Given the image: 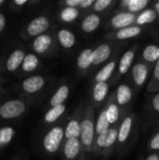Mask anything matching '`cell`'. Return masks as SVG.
Returning <instances> with one entry per match:
<instances>
[{
    "instance_id": "obj_1",
    "label": "cell",
    "mask_w": 159,
    "mask_h": 160,
    "mask_svg": "<svg viewBox=\"0 0 159 160\" xmlns=\"http://www.w3.org/2000/svg\"><path fill=\"white\" fill-rule=\"evenodd\" d=\"M96 119L93 104L86 103L84 105L80 136V141L85 154H90L93 150V144L96 139Z\"/></svg>"
},
{
    "instance_id": "obj_2",
    "label": "cell",
    "mask_w": 159,
    "mask_h": 160,
    "mask_svg": "<svg viewBox=\"0 0 159 160\" xmlns=\"http://www.w3.org/2000/svg\"><path fill=\"white\" fill-rule=\"evenodd\" d=\"M121 123L122 122H119L112 126L110 129L106 131L105 133L96 136V139L93 144L92 153H94L97 156H101V157H106V158L112 155V153L113 152L117 144L118 131H119Z\"/></svg>"
},
{
    "instance_id": "obj_3",
    "label": "cell",
    "mask_w": 159,
    "mask_h": 160,
    "mask_svg": "<svg viewBox=\"0 0 159 160\" xmlns=\"http://www.w3.org/2000/svg\"><path fill=\"white\" fill-rule=\"evenodd\" d=\"M33 101L27 98H11L0 103V119L9 121L22 117L29 111Z\"/></svg>"
},
{
    "instance_id": "obj_4",
    "label": "cell",
    "mask_w": 159,
    "mask_h": 160,
    "mask_svg": "<svg viewBox=\"0 0 159 160\" xmlns=\"http://www.w3.org/2000/svg\"><path fill=\"white\" fill-rule=\"evenodd\" d=\"M65 125L58 124L52 127L42 137L41 147L48 155H53L62 149L65 142Z\"/></svg>"
},
{
    "instance_id": "obj_5",
    "label": "cell",
    "mask_w": 159,
    "mask_h": 160,
    "mask_svg": "<svg viewBox=\"0 0 159 160\" xmlns=\"http://www.w3.org/2000/svg\"><path fill=\"white\" fill-rule=\"evenodd\" d=\"M58 45L56 35L52 32H47L33 39L31 49L37 56L50 57L56 53Z\"/></svg>"
},
{
    "instance_id": "obj_6",
    "label": "cell",
    "mask_w": 159,
    "mask_h": 160,
    "mask_svg": "<svg viewBox=\"0 0 159 160\" xmlns=\"http://www.w3.org/2000/svg\"><path fill=\"white\" fill-rule=\"evenodd\" d=\"M51 25L52 20L49 16L39 15L31 20L26 25H24L19 34L23 40H29L47 33Z\"/></svg>"
},
{
    "instance_id": "obj_7",
    "label": "cell",
    "mask_w": 159,
    "mask_h": 160,
    "mask_svg": "<svg viewBox=\"0 0 159 160\" xmlns=\"http://www.w3.org/2000/svg\"><path fill=\"white\" fill-rule=\"evenodd\" d=\"M47 83V77L40 74H34L26 77L23 81H22L18 85L17 91L25 97L33 98L42 92L45 89Z\"/></svg>"
},
{
    "instance_id": "obj_8",
    "label": "cell",
    "mask_w": 159,
    "mask_h": 160,
    "mask_svg": "<svg viewBox=\"0 0 159 160\" xmlns=\"http://www.w3.org/2000/svg\"><path fill=\"white\" fill-rule=\"evenodd\" d=\"M136 125H137V115L133 112L127 114L123 119L118 131V139L116 144L117 150L121 151L123 148L127 146L136 130Z\"/></svg>"
},
{
    "instance_id": "obj_9",
    "label": "cell",
    "mask_w": 159,
    "mask_h": 160,
    "mask_svg": "<svg viewBox=\"0 0 159 160\" xmlns=\"http://www.w3.org/2000/svg\"><path fill=\"white\" fill-rule=\"evenodd\" d=\"M104 108L106 109V113L108 120L112 126L122 122L123 119L128 114V109L121 108L115 99V93L112 92L109 94L106 102L104 104Z\"/></svg>"
},
{
    "instance_id": "obj_10",
    "label": "cell",
    "mask_w": 159,
    "mask_h": 160,
    "mask_svg": "<svg viewBox=\"0 0 159 160\" xmlns=\"http://www.w3.org/2000/svg\"><path fill=\"white\" fill-rule=\"evenodd\" d=\"M62 160H86L80 139L66 140L62 147Z\"/></svg>"
},
{
    "instance_id": "obj_11",
    "label": "cell",
    "mask_w": 159,
    "mask_h": 160,
    "mask_svg": "<svg viewBox=\"0 0 159 160\" xmlns=\"http://www.w3.org/2000/svg\"><path fill=\"white\" fill-rule=\"evenodd\" d=\"M137 16L138 14L127 11H119L115 13L112 17H111V19L105 25V28L111 31H114L135 25Z\"/></svg>"
},
{
    "instance_id": "obj_12",
    "label": "cell",
    "mask_w": 159,
    "mask_h": 160,
    "mask_svg": "<svg viewBox=\"0 0 159 160\" xmlns=\"http://www.w3.org/2000/svg\"><path fill=\"white\" fill-rule=\"evenodd\" d=\"M84 105H80L73 112L68 122L65 127V141L72 138L80 139L81 136V126L83 115Z\"/></svg>"
},
{
    "instance_id": "obj_13",
    "label": "cell",
    "mask_w": 159,
    "mask_h": 160,
    "mask_svg": "<svg viewBox=\"0 0 159 160\" xmlns=\"http://www.w3.org/2000/svg\"><path fill=\"white\" fill-rule=\"evenodd\" d=\"M152 70L153 68L149 65L141 60L133 65L131 68V79L135 89L140 90L145 85Z\"/></svg>"
},
{
    "instance_id": "obj_14",
    "label": "cell",
    "mask_w": 159,
    "mask_h": 160,
    "mask_svg": "<svg viewBox=\"0 0 159 160\" xmlns=\"http://www.w3.org/2000/svg\"><path fill=\"white\" fill-rule=\"evenodd\" d=\"M137 49H138L137 46H133L121 56V58L119 59V62H118L117 71H116L115 75L112 77L111 83H112V84L115 83L120 79V77L126 75L132 68V67L134 65L133 63H134Z\"/></svg>"
},
{
    "instance_id": "obj_15",
    "label": "cell",
    "mask_w": 159,
    "mask_h": 160,
    "mask_svg": "<svg viewBox=\"0 0 159 160\" xmlns=\"http://www.w3.org/2000/svg\"><path fill=\"white\" fill-rule=\"evenodd\" d=\"M144 30V27L139 25H132L119 30L110 31L105 35V39L110 41H122L126 39H130L139 37Z\"/></svg>"
},
{
    "instance_id": "obj_16",
    "label": "cell",
    "mask_w": 159,
    "mask_h": 160,
    "mask_svg": "<svg viewBox=\"0 0 159 160\" xmlns=\"http://www.w3.org/2000/svg\"><path fill=\"white\" fill-rule=\"evenodd\" d=\"M116 45V43L111 41L101 43L97 48H95L93 51V67L100 66L101 64L108 61L112 56Z\"/></svg>"
},
{
    "instance_id": "obj_17",
    "label": "cell",
    "mask_w": 159,
    "mask_h": 160,
    "mask_svg": "<svg viewBox=\"0 0 159 160\" xmlns=\"http://www.w3.org/2000/svg\"><path fill=\"white\" fill-rule=\"evenodd\" d=\"M25 55H26V52L23 49L18 48V49L13 50L9 53V55L7 57L6 62L3 65V69L9 73L19 70L24 60Z\"/></svg>"
},
{
    "instance_id": "obj_18",
    "label": "cell",
    "mask_w": 159,
    "mask_h": 160,
    "mask_svg": "<svg viewBox=\"0 0 159 160\" xmlns=\"http://www.w3.org/2000/svg\"><path fill=\"white\" fill-rule=\"evenodd\" d=\"M93 51L92 48L83 49L77 58V72L82 77L87 74L91 67H93Z\"/></svg>"
},
{
    "instance_id": "obj_19",
    "label": "cell",
    "mask_w": 159,
    "mask_h": 160,
    "mask_svg": "<svg viewBox=\"0 0 159 160\" xmlns=\"http://www.w3.org/2000/svg\"><path fill=\"white\" fill-rule=\"evenodd\" d=\"M118 56L115 55L110 62L106 63L105 66H103L96 74L95 79H94V84L95 83H99V82H108L112 77L114 75L115 69H117L118 66Z\"/></svg>"
},
{
    "instance_id": "obj_20",
    "label": "cell",
    "mask_w": 159,
    "mask_h": 160,
    "mask_svg": "<svg viewBox=\"0 0 159 160\" xmlns=\"http://www.w3.org/2000/svg\"><path fill=\"white\" fill-rule=\"evenodd\" d=\"M115 99L121 108L128 109V105L133 99L134 91L129 84L122 83L115 90Z\"/></svg>"
},
{
    "instance_id": "obj_21",
    "label": "cell",
    "mask_w": 159,
    "mask_h": 160,
    "mask_svg": "<svg viewBox=\"0 0 159 160\" xmlns=\"http://www.w3.org/2000/svg\"><path fill=\"white\" fill-rule=\"evenodd\" d=\"M42 66V62L36 53L30 52L26 53L24 60L20 68V72L22 75H29L37 70H38Z\"/></svg>"
},
{
    "instance_id": "obj_22",
    "label": "cell",
    "mask_w": 159,
    "mask_h": 160,
    "mask_svg": "<svg viewBox=\"0 0 159 160\" xmlns=\"http://www.w3.org/2000/svg\"><path fill=\"white\" fill-rule=\"evenodd\" d=\"M110 91V83L108 82H99L95 83L92 91V101L93 106L99 107L108 98Z\"/></svg>"
},
{
    "instance_id": "obj_23",
    "label": "cell",
    "mask_w": 159,
    "mask_h": 160,
    "mask_svg": "<svg viewBox=\"0 0 159 160\" xmlns=\"http://www.w3.org/2000/svg\"><path fill=\"white\" fill-rule=\"evenodd\" d=\"M56 39L59 46L64 50L72 49L77 42L76 35L67 28H61L56 32Z\"/></svg>"
},
{
    "instance_id": "obj_24",
    "label": "cell",
    "mask_w": 159,
    "mask_h": 160,
    "mask_svg": "<svg viewBox=\"0 0 159 160\" xmlns=\"http://www.w3.org/2000/svg\"><path fill=\"white\" fill-rule=\"evenodd\" d=\"M101 22H102L101 15L95 12L88 13L81 22V30L85 34L94 33L99 27Z\"/></svg>"
},
{
    "instance_id": "obj_25",
    "label": "cell",
    "mask_w": 159,
    "mask_h": 160,
    "mask_svg": "<svg viewBox=\"0 0 159 160\" xmlns=\"http://www.w3.org/2000/svg\"><path fill=\"white\" fill-rule=\"evenodd\" d=\"M149 4V0H123L119 3V8L121 11L139 14L146 9Z\"/></svg>"
},
{
    "instance_id": "obj_26",
    "label": "cell",
    "mask_w": 159,
    "mask_h": 160,
    "mask_svg": "<svg viewBox=\"0 0 159 160\" xmlns=\"http://www.w3.org/2000/svg\"><path fill=\"white\" fill-rule=\"evenodd\" d=\"M70 94V87L67 83H63L57 87L55 92L52 95L50 100H49V106L50 108L55 107L58 105L65 104V101L67 99Z\"/></svg>"
},
{
    "instance_id": "obj_27",
    "label": "cell",
    "mask_w": 159,
    "mask_h": 160,
    "mask_svg": "<svg viewBox=\"0 0 159 160\" xmlns=\"http://www.w3.org/2000/svg\"><path fill=\"white\" fill-rule=\"evenodd\" d=\"M159 60V45L150 44L146 46L142 52V62L149 65L152 68H154L155 65Z\"/></svg>"
},
{
    "instance_id": "obj_28",
    "label": "cell",
    "mask_w": 159,
    "mask_h": 160,
    "mask_svg": "<svg viewBox=\"0 0 159 160\" xmlns=\"http://www.w3.org/2000/svg\"><path fill=\"white\" fill-rule=\"evenodd\" d=\"M66 111H67V106L65 104L50 108L43 116V123L46 125L54 124L65 114Z\"/></svg>"
},
{
    "instance_id": "obj_29",
    "label": "cell",
    "mask_w": 159,
    "mask_h": 160,
    "mask_svg": "<svg viewBox=\"0 0 159 160\" xmlns=\"http://www.w3.org/2000/svg\"><path fill=\"white\" fill-rule=\"evenodd\" d=\"M147 116L150 122L159 123V93H157L150 99L146 107Z\"/></svg>"
},
{
    "instance_id": "obj_30",
    "label": "cell",
    "mask_w": 159,
    "mask_h": 160,
    "mask_svg": "<svg viewBox=\"0 0 159 160\" xmlns=\"http://www.w3.org/2000/svg\"><path fill=\"white\" fill-rule=\"evenodd\" d=\"M157 18H158V15L154 8H146L138 14L135 25H139V26L143 27L146 24H150V23L154 22Z\"/></svg>"
},
{
    "instance_id": "obj_31",
    "label": "cell",
    "mask_w": 159,
    "mask_h": 160,
    "mask_svg": "<svg viewBox=\"0 0 159 160\" xmlns=\"http://www.w3.org/2000/svg\"><path fill=\"white\" fill-rule=\"evenodd\" d=\"M112 125L110 124L108 120L106 109L103 107L96 119V136L105 133L106 131L110 129Z\"/></svg>"
},
{
    "instance_id": "obj_32",
    "label": "cell",
    "mask_w": 159,
    "mask_h": 160,
    "mask_svg": "<svg viewBox=\"0 0 159 160\" xmlns=\"http://www.w3.org/2000/svg\"><path fill=\"white\" fill-rule=\"evenodd\" d=\"M16 130L12 127L0 128V152H2L14 139Z\"/></svg>"
},
{
    "instance_id": "obj_33",
    "label": "cell",
    "mask_w": 159,
    "mask_h": 160,
    "mask_svg": "<svg viewBox=\"0 0 159 160\" xmlns=\"http://www.w3.org/2000/svg\"><path fill=\"white\" fill-rule=\"evenodd\" d=\"M81 14V10L76 8H63L59 14L58 18L61 22L66 23H71L75 22Z\"/></svg>"
},
{
    "instance_id": "obj_34",
    "label": "cell",
    "mask_w": 159,
    "mask_h": 160,
    "mask_svg": "<svg viewBox=\"0 0 159 160\" xmlns=\"http://www.w3.org/2000/svg\"><path fill=\"white\" fill-rule=\"evenodd\" d=\"M146 90L148 93L152 94L159 93V60L152 70V76L147 83Z\"/></svg>"
},
{
    "instance_id": "obj_35",
    "label": "cell",
    "mask_w": 159,
    "mask_h": 160,
    "mask_svg": "<svg viewBox=\"0 0 159 160\" xmlns=\"http://www.w3.org/2000/svg\"><path fill=\"white\" fill-rule=\"evenodd\" d=\"M116 2L112 0H96L95 4L92 7V10L93 12L99 14L111 8L112 6H114Z\"/></svg>"
},
{
    "instance_id": "obj_36",
    "label": "cell",
    "mask_w": 159,
    "mask_h": 160,
    "mask_svg": "<svg viewBox=\"0 0 159 160\" xmlns=\"http://www.w3.org/2000/svg\"><path fill=\"white\" fill-rule=\"evenodd\" d=\"M148 150L153 152L159 151V127L148 142Z\"/></svg>"
},
{
    "instance_id": "obj_37",
    "label": "cell",
    "mask_w": 159,
    "mask_h": 160,
    "mask_svg": "<svg viewBox=\"0 0 159 160\" xmlns=\"http://www.w3.org/2000/svg\"><path fill=\"white\" fill-rule=\"evenodd\" d=\"M29 4H30V0H13L8 2V7L10 10L19 11Z\"/></svg>"
},
{
    "instance_id": "obj_38",
    "label": "cell",
    "mask_w": 159,
    "mask_h": 160,
    "mask_svg": "<svg viewBox=\"0 0 159 160\" xmlns=\"http://www.w3.org/2000/svg\"><path fill=\"white\" fill-rule=\"evenodd\" d=\"M81 2H82V0H64L62 2H59V5H61L62 8H79Z\"/></svg>"
},
{
    "instance_id": "obj_39",
    "label": "cell",
    "mask_w": 159,
    "mask_h": 160,
    "mask_svg": "<svg viewBox=\"0 0 159 160\" xmlns=\"http://www.w3.org/2000/svg\"><path fill=\"white\" fill-rule=\"evenodd\" d=\"M95 2H96V0H82L81 4H80V7H79V9L85 10V9H88V8H92Z\"/></svg>"
},
{
    "instance_id": "obj_40",
    "label": "cell",
    "mask_w": 159,
    "mask_h": 160,
    "mask_svg": "<svg viewBox=\"0 0 159 160\" xmlns=\"http://www.w3.org/2000/svg\"><path fill=\"white\" fill-rule=\"evenodd\" d=\"M6 25H7L6 17H5V15H4L2 12H0V33H2V32L4 31Z\"/></svg>"
},
{
    "instance_id": "obj_41",
    "label": "cell",
    "mask_w": 159,
    "mask_h": 160,
    "mask_svg": "<svg viewBox=\"0 0 159 160\" xmlns=\"http://www.w3.org/2000/svg\"><path fill=\"white\" fill-rule=\"evenodd\" d=\"M152 30H153V31H152V34H153V36L155 37V38L159 40V22H157V24Z\"/></svg>"
},
{
    "instance_id": "obj_42",
    "label": "cell",
    "mask_w": 159,
    "mask_h": 160,
    "mask_svg": "<svg viewBox=\"0 0 159 160\" xmlns=\"http://www.w3.org/2000/svg\"><path fill=\"white\" fill-rule=\"evenodd\" d=\"M145 160H159V151L151 153Z\"/></svg>"
},
{
    "instance_id": "obj_43",
    "label": "cell",
    "mask_w": 159,
    "mask_h": 160,
    "mask_svg": "<svg viewBox=\"0 0 159 160\" xmlns=\"http://www.w3.org/2000/svg\"><path fill=\"white\" fill-rule=\"evenodd\" d=\"M7 92H8L7 88H5V87H3V86H0V98H1L2 97H4Z\"/></svg>"
},
{
    "instance_id": "obj_44",
    "label": "cell",
    "mask_w": 159,
    "mask_h": 160,
    "mask_svg": "<svg viewBox=\"0 0 159 160\" xmlns=\"http://www.w3.org/2000/svg\"><path fill=\"white\" fill-rule=\"evenodd\" d=\"M153 8L157 11V15L159 16V1L158 2H156L155 3V5H154V7H153Z\"/></svg>"
},
{
    "instance_id": "obj_45",
    "label": "cell",
    "mask_w": 159,
    "mask_h": 160,
    "mask_svg": "<svg viewBox=\"0 0 159 160\" xmlns=\"http://www.w3.org/2000/svg\"><path fill=\"white\" fill-rule=\"evenodd\" d=\"M10 160H26V159H25V158H23L22 156L18 155V156H15V157H13L12 158H10Z\"/></svg>"
},
{
    "instance_id": "obj_46",
    "label": "cell",
    "mask_w": 159,
    "mask_h": 160,
    "mask_svg": "<svg viewBox=\"0 0 159 160\" xmlns=\"http://www.w3.org/2000/svg\"><path fill=\"white\" fill-rule=\"evenodd\" d=\"M5 82H6V79L0 75V86H2V84H3V83H5Z\"/></svg>"
},
{
    "instance_id": "obj_47",
    "label": "cell",
    "mask_w": 159,
    "mask_h": 160,
    "mask_svg": "<svg viewBox=\"0 0 159 160\" xmlns=\"http://www.w3.org/2000/svg\"><path fill=\"white\" fill-rule=\"evenodd\" d=\"M5 4H6V0H0V8Z\"/></svg>"
}]
</instances>
